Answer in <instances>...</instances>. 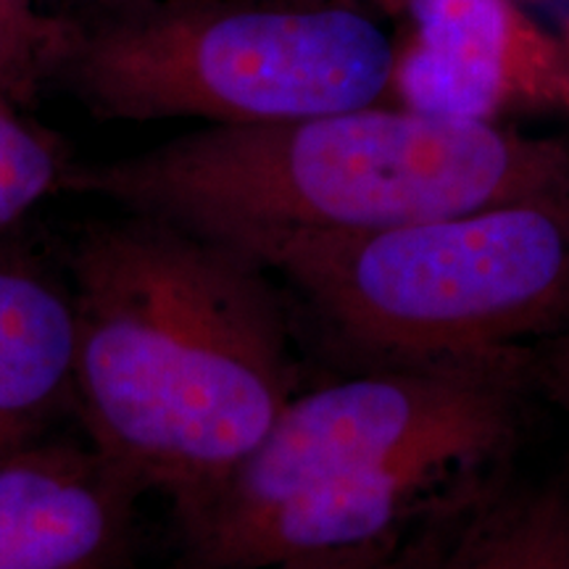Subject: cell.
<instances>
[{"label":"cell","instance_id":"7a4b0ae2","mask_svg":"<svg viewBox=\"0 0 569 569\" xmlns=\"http://www.w3.org/2000/svg\"><path fill=\"white\" fill-rule=\"evenodd\" d=\"M61 188L238 243L375 232L569 196V146L403 106L209 124L67 169Z\"/></svg>","mask_w":569,"mask_h":569},{"label":"cell","instance_id":"ba28073f","mask_svg":"<svg viewBox=\"0 0 569 569\" xmlns=\"http://www.w3.org/2000/svg\"><path fill=\"white\" fill-rule=\"evenodd\" d=\"M74 361L69 282L0 248V453L48 438L74 411Z\"/></svg>","mask_w":569,"mask_h":569},{"label":"cell","instance_id":"6da1fadb","mask_svg":"<svg viewBox=\"0 0 569 569\" xmlns=\"http://www.w3.org/2000/svg\"><path fill=\"white\" fill-rule=\"evenodd\" d=\"M69 274L88 443L184 515L298 393L272 272L211 234L127 213L77 240Z\"/></svg>","mask_w":569,"mask_h":569},{"label":"cell","instance_id":"5b68a950","mask_svg":"<svg viewBox=\"0 0 569 569\" xmlns=\"http://www.w3.org/2000/svg\"><path fill=\"white\" fill-rule=\"evenodd\" d=\"M393 63L336 0H138L69 19L56 80L98 119L264 124L388 103Z\"/></svg>","mask_w":569,"mask_h":569},{"label":"cell","instance_id":"4fadbf2b","mask_svg":"<svg viewBox=\"0 0 569 569\" xmlns=\"http://www.w3.org/2000/svg\"><path fill=\"white\" fill-rule=\"evenodd\" d=\"M336 3L356 6L361 11H380L388 13V17H403L407 13L409 0H336Z\"/></svg>","mask_w":569,"mask_h":569},{"label":"cell","instance_id":"30bf717a","mask_svg":"<svg viewBox=\"0 0 569 569\" xmlns=\"http://www.w3.org/2000/svg\"><path fill=\"white\" fill-rule=\"evenodd\" d=\"M69 19L51 17L38 0H0V109L30 103L59 74Z\"/></svg>","mask_w":569,"mask_h":569},{"label":"cell","instance_id":"7c38bea8","mask_svg":"<svg viewBox=\"0 0 569 569\" xmlns=\"http://www.w3.org/2000/svg\"><path fill=\"white\" fill-rule=\"evenodd\" d=\"M430 522L407 532V536L377 540V543L359 546V549L317 553V557L284 561V565L269 569H415L419 553H422Z\"/></svg>","mask_w":569,"mask_h":569},{"label":"cell","instance_id":"52a82bcc","mask_svg":"<svg viewBox=\"0 0 569 569\" xmlns=\"http://www.w3.org/2000/svg\"><path fill=\"white\" fill-rule=\"evenodd\" d=\"M142 496L90 443L48 436L0 453V569H127Z\"/></svg>","mask_w":569,"mask_h":569},{"label":"cell","instance_id":"9c48e42d","mask_svg":"<svg viewBox=\"0 0 569 569\" xmlns=\"http://www.w3.org/2000/svg\"><path fill=\"white\" fill-rule=\"evenodd\" d=\"M415 569H569V490L467 498L432 519Z\"/></svg>","mask_w":569,"mask_h":569},{"label":"cell","instance_id":"8fae6325","mask_svg":"<svg viewBox=\"0 0 569 569\" xmlns=\"http://www.w3.org/2000/svg\"><path fill=\"white\" fill-rule=\"evenodd\" d=\"M67 163L51 134L0 109V234L61 188Z\"/></svg>","mask_w":569,"mask_h":569},{"label":"cell","instance_id":"5bb4252c","mask_svg":"<svg viewBox=\"0 0 569 569\" xmlns=\"http://www.w3.org/2000/svg\"><path fill=\"white\" fill-rule=\"evenodd\" d=\"M557 372H559V386H561V390H565L567 403H569V346L565 348V353L559 356Z\"/></svg>","mask_w":569,"mask_h":569},{"label":"cell","instance_id":"8992f818","mask_svg":"<svg viewBox=\"0 0 569 569\" xmlns=\"http://www.w3.org/2000/svg\"><path fill=\"white\" fill-rule=\"evenodd\" d=\"M388 103L467 122L569 117V42L517 0H409Z\"/></svg>","mask_w":569,"mask_h":569},{"label":"cell","instance_id":"277c9868","mask_svg":"<svg viewBox=\"0 0 569 569\" xmlns=\"http://www.w3.org/2000/svg\"><path fill=\"white\" fill-rule=\"evenodd\" d=\"M232 246L288 282L332 336L382 365L515 359L517 343L569 315V196Z\"/></svg>","mask_w":569,"mask_h":569},{"label":"cell","instance_id":"9a60e30c","mask_svg":"<svg viewBox=\"0 0 569 569\" xmlns=\"http://www.w3.org/2000/svg\"><path fill=\"white\" fill-rule=\"evenodd\" d=\"M92 6H101V9H113V6H127V3H138V0H88Z\"/></svg>","mask_w":569,"mask_h":569},{"label":"cell","instance_id":"3957f363","mask_svg":"<svg viewBox=\"0 0 569 569\" xmlns=\"http://www.w3.org/2000/svg\"><path fill=\"white\" fill-rule=\"evenodd\" d=\"M511 359L386 365L298 390L177 515L174 569H269L407 536L467 501L517 436Z\"/></svg>","mask_w":569,"mask_h":569}]
</instances>
